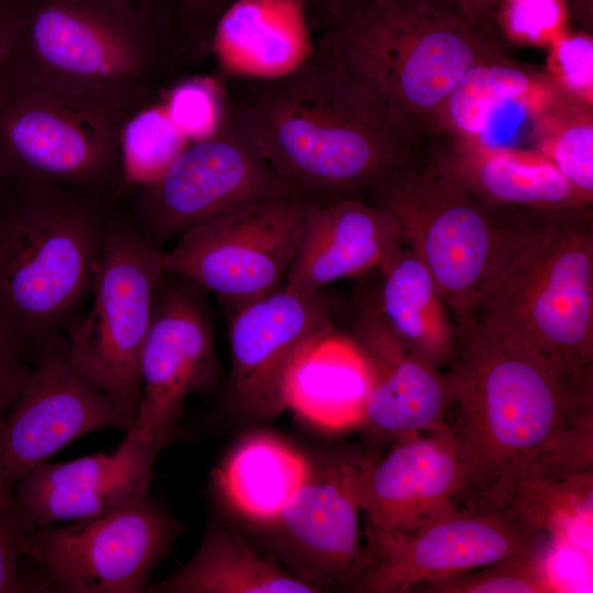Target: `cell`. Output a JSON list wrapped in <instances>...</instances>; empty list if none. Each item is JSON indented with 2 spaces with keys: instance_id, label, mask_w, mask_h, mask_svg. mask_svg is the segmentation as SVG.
I'll return each instance as SVG.
<instances>
[{
  "instance_id": "cell-1",
  "label": "cell",
  "mask_w": 593,
  "mask_h": 593,
  "mask_svg": "<svg viewBox=\"0 0 593 593\" xmlns=\"http://www.w3.org/2000/svg\"><path fill=\"white\" fill-rule=\"evenodd\" d=\"M447 368L466 507L510 511L544 479L593 472V394L569 384L538 351L472 315L457 318Z\"/></svg>"
},
{
  "instance_id": "cell-2",
  "label": "cell",
  "mask_w": 593,
  "mask_h": 593,
  "mask_svg": "<svg viewBox=\"0 0 593 593\" xmlns=\"http://www.w3.org/2000/svg\"><path fill=\"white\" fill-rule=\"evenodd\" d=\"M225 125L291 189L316 202L360 198L424 142L325 49L290 75L261 81Z\"/></svg>"
},
{
  "instance_id": "cell-3",
  "label": "cell",
  "mask_w": 593,
  "mask_h": 593,
  "mask_svg": "<svg viewBox=\"0 0 593 593\" xmlns=\"http://www.w3.org/2000/svg\"><path fill=\"white\" fill-rule=\"evenodd\" d=\"M116 203L34 179L0 188V320L34 359L90 296Z\"/></svg>"
},
{
  "instance_id": "cell-4",
  "label": "cell",
  "mask_w": 593,
  "mask_h": 593,
  "mask_svg": "<svg viewBox=\"0 0 593 593\" xmlns=\"http://www.w3.org/2000/svg\"><path fill=\"white\" fill-rule=\"evenodd\" d=\"M324 16V49L422 136L471 68L505 54L452 3L346 0Z\"/></svg>"
},
{
  "instance_id": "cell-5",
  "label": "cell",
  "mask_w": 593,
  "mask_h": 593,
  "mask_svg": "<svg viewBox=\"0 0 593 593\" xmlns=\"http://www.w3.org/2000/svg\"><path fill=\"white\" fill-rule=\"evenodd\" d=\"M468 314L526 343L593 394L592 205L539 210Z\"/></svg>"
},
{
  "instance_id": "cell-6",
  "label": "cell",
  "mask_w": 593,
  "mask_h": 593,
  "mask_svg": "<svg viewBox=\"0 0 593 593\" xmlns=\"http://www.w3.org/2000/svg\"><path fill=\"white\" fill-rule=\"evenodd\" d=\"M15 36L3 71L47 78L132 113L156 102L177 47L165 14L100 0H11Z\"/></svg>"
},
{
  "instance_id": "cell-7",
  "label": "cell",
  "mask_w": 593,
  "mask_h": 593,
  "mask_svg": "<svg viewBox=\"0 0 593 593\" xmlns=\"http://www.w3.org/2000/svg\"><path fill=\"white\" fill-rule=\"evenodd\" d=\"M360 198L395 219L456 320L471 311L540 210L485 201L448 172L424 143Z\"/></svg>"
},
{
  "instance_id": "cell-8",
  "label": "cell",
  "mask_w": 593,
  "mask_h": 593,
  "mask_svg": "<svg viewBox=\"0 0 593 593\" xmlns=\"http://www.w3.org/2000/svg\"><path fill=\"white\" fill-rule=\"evenodd\" d=\"M133 113L57 81L0 78V168L115 203L128 188L122 132Z\"/></svg>"
},
{
  "instance_id": "cell-9",
  "label": "cell",
  "mask_w": 593,
  "mask_h": 593,
  "mask_svg": "<svg viewBox=\"0 0 593 593\" xmlns=\"http://www.w3.org/2000/svg\"><path fill=\"white\" fill-rule=\"evenodd\" d=\"M161 250L141 234L126 210H120L116 203L90 306L64 334L74 367L112 402L131 428L142 398V350L164 275Z\"/></svg>"
},
{
  "instance_id": "cell-10",
  "label": "cell",
  "mask_w": 593,
  "mask_h": 593,
  "mask_svg": "<svg viewBox=\"0 0 593 593\" xmlns=\"http://www.w3.org/2000/svg\"><path fill=\"white\" fill-rule=\"evenodd\" d=\"M306 200L266 194L206 220L161 250L164 273L182 277L230 311L284 284L302 235Z\"/></svg>"
},
{
  "instance_id": "cell-11",
  "label": "cell",
  "mask_w": 593,
  "mask_h": 593,
  "mask_svg": "<svg viewBox=\"0 0 593 593\" xmlns=\"http://www.w3.org/2000/svg\"><path fill=\"white\" fill-rule=\"evenodd\" d=\"M182 526L156 500L20 536L24 560L51 592L141 593Z\"/></svg>"
},
{
  "instance_id": "cell-12",
  "label": "cell",
  "mask_w": 593,
  "mask_h": 593,
  "mask_svg": "<svg viewBox=\"0 0 593 593\" xmlns=\"http://www.w3.org/2000/svg\"><path fill=\"white\" fill-rule=\"evenodd\" d=\"M552 545L512 511L455 506L412 533L367 539V564L351 591L415 592L510 558L551 551Z\"/></svg>"
},
{
  "instance_id": "cell-13",
  "label": "cell",
  "mask_w": 593,
  "mask_h": 593,
  "mask_svg": "<svg viewBox=\"0 0 593 593\" xmlns=\"http://www.w3.org/2000/svg\"><path fill=\"white\" fill-rule=\"evenodd\" d=\"M134 189L126 212L159 249L184 231L245 202L293 190L226 125L211 138L190 142L156 178Z\"/></svg>"
},
{
  "instance_id": "cell-14",
  "label": "cell",
  "mask_w": 593,
  "mask_h": 593,
  "mask_svg": "<svg viewBox=\"0 0 593 593\" xmlns=\"http://www.w3.org/2000/svg\"><path fill=\"white\" fill-rule=\"evenodd\" d=\"M142 398L126 432L142 439L182 438L181 416L192 394L208 395L220 380L208 293L191 281L164 273L155 293L141 356Z\"/></svg>"
},
{
  "instance_id": "cell-15",
  "label": "cell",
  "mask_w": 593,
  "mask_h": 593,
  "mask_svg": "<svg viewBox=\"0 0 593 593\" xmlns=\"http://www.w3.org/2000/svg\"><path fill=\"white\" fill-rule=\"evenodd\" d=\"M108 428L126 433L131 425L74 367L65 336L52 338L0 424V507L15 508L13 489L26 472L81 436Z\"/></svg>"
},
{
  "instance_id": "cell-16",
  "label": "cell",
  "mask_w": 593,
  "mask_h": 593,
  "mask_svg": "<svg viewBox=\"0 0 593 593\" xmlns=\"http://www.w3.org/2000/svg\"><path fill=\"white\" fill-rule=\"evenodd\" d=\"M323 292L302 295L283 286L231 311L226 403L238 417L267 422L286 409L290 374L306 348L335 329Z\"/></svg>"
},
{
  "instance_id": "cell-17",
  "label": "cell",
  "mask_w": 593,
  "mask_h": 593,
  "mask_svg": "<svg viewBox=\"0 0 593 593\" xmlns=\"http://www.w3.org/2000/svg\"><path fill=\"white\" fill-rule=\"evenodd\" d=\"M373 462L348 457L346 479L367 519V539L405 535L457 506L466 473L452 427L395 438Z\"/></svg>"
},
{
  "instance_id": "cell-18",
  "label": "cell",
  "mask_w": 593,
  "mask_h": 593,
  "mask_svg": "<svg viewBox=\"0 0 593 593\" xmlns=\"http://www.w3.org/2000/svg\"><path fill=\"white\" fill-rule=\"evenodd\" d=\"M172 441L127 434L114 454L40 463L13 489L15 511L27 529L109 513L148 496L159 451Z\"/></svg>"
},
{
  "instance_id": "cell-19",
  "label": "cell",
  "mask_w": 593,
  "mask_h": 593,
  "mask_svg": "<svg viewBox=\"0 0 593 593\" xmlns=\"http://www.w3.org/2000/svg\"><path fill=\"white\" fill-rule=\"evenodd\" d=\"M348 457L324 465L311 462L310 472L268 528L296 575L321 589L351 591L367 564L359 507L346 479Z\"/></svg>"
},
{
  "instance_id": "cell-20",
  "label": "cell",
  "mask_w": 593,
  "mask_h": 593,
  "mask_svg": "<svg viewBox=\"0 0 593 593\" xmlns=\"http://www.w3.org/2000/svg\"><path fill=\"white\" fill-rule=\"evenodd\" d=\"M346 334L358 347L368 372L361 424L395 438L446 425L455 405L449 374L413 355L393 336L366 287L354 294Z\"/></svg>"
},
{
  "instance_id": "cell-21",
  "label": "cell",
  "mask_w": 593,
  "mask_h": 593,
  "mask_svg": "<svg viewBox=\"0 0 593 593\" xmlns=\"http://www.w3.org/2000/svg\"><path fill=\"white\" fill-rule=\"evenodd\" d=\"M403 240L395 219L363 198L306 200L301 239L283 287L313 295L336 281L366 277Z\"/></svg>"
},
{
  "instance_id": "cell-22",
  "label": "cell",
  "mask_w": 593,
  "mask_h": 593,
  "mask_svg": "<svg viewBox=\"0 0 593 593\" xmlns=\"http://www.w3.org/2000/svg\"><path fill=\"white\" fill-rule=\"evenodd\" d=\"M209 41L225 74L259 81L292 74L316 51L304 0H234Z\"/></svg>"
},
{
  "instance_id": "cell-23",
  "label": "cell",
  "mask_w": 593,
  "mask_h": 593,
  "mask_svg": "<svg viewBox=\"0 0 593 593\" xmlns=\"http://www.w3.org/2000/svg\"><path fill=\"white\" fill-rule=\"evenodd\" d=\"M425 145L448 172L492 204L540 210L593 204L535 148L441 137Z\"/></svg>"
},
{
  "instance_id": "cell-24",
  "label": "cell",
  "mask_w": 593,
  "mask_h": 593,
  "mask_svg": "<svg viewBox=\"0 0 593 593\" xmlns=\"http://www.w3.org/2000/svg\"><path fill=\"white\" fill-rule=\"evenodd\" d=\"M562 98L544 71L506 54L471 68L449 93L423 137L472 138L497 145L501 124L528 122Z\"/></svg>"
},
{
  "instance_id": "cell-25",
  "label": "cell",
  "mask_w": 593,
  "mask_h": 593,
  "mask_svg": "<svg viewBox=\"0 0 593 593\" xmlns=\"http://www.w3.org/2000/svg\"><path fill=\"white\" fill-rule=\"evenodd\" d=\"M366 286L383 324L413 355L447 369L458 342V322L425 264L404 240L373 271Z\"/></svg>"
},
{
  "instance_id": "cell-26",
  "label": "cell",
  "mask_w": 593,
  "mask_h": 593,
  "mask_svg": "<svg viewBox=\"0 0 593 593\" xmlns=\"http://www.w3.org/2000/svg\"><path fill=\"white\" fill-rule=\"evenodd\" d=\"M368 390L365 360L336 328L312 343L296 361L287 385V409L328 430L361 424Z\"/></svg>"
},
{
  "instance_id": "cell-27",
  "label": "cell",
  "mask_w": 593,
  "mask_h": 593,
  "mask_svg": "<svg viewBox=\"0 0 593 593\" xmlns=\"http://www.w3.org/2000/svg\"><path fill=\"white\" fill-rule=\"evenodd\" d=\"M311 461L287 441L257 433L240 440L212 472L224 506L266 527L306 479Z\"/></svg>"
},
{
  "instance_id": "cell-28",
  "label": "cell",
  "mask_w": 593,
  "mask_h": 593,
  "mask_svg": "<svg viewBox=\"0 0 593 593\" xmlns=\"http://www.w3.org/2000/svg\"><path fill=\"white\" fill-rule=\"evenodd\" d=\"M324 591L287 572L225 523L209 524L194 556L149 593H317Z\"/></svg>"
},
{
  "instance_id": "cell-29",
  "label": "cell",
  "mask_w": 593,
  "mask_h": 593,
  "mask_svg": "<svg viewBox=\"0 0 593 593\" xmlns=\"http://www.w3.org/2000/svg\"><path fill=\"white\" fill-rule=\"evenodd\" d=\"M530 132L535 149L593 201V107L560 98L534 119Z\"/></svg>"
},
{
  "instance_id": "cell-30",
  "label": "cell",
  "mask_w": 593,
  "mask_h": 593,
  "mask_svg": "<svg viewBox=\"0 0 593 593\" xmlns=\"http://www.w3.org/2000/svg\"><path fill=\"white\" fill-rule=\"evenodd\" d=\"M592 479L593 472L533 481L519 491L510 511L552 541L563 540L577 521L591 515Z\"/></svg>"
},
{
  "instance_id": "cell-31",
  "label": "cell",
  "mask_w": 593,
  "mask_h": 593,
  "mask_svg": "<svg viewBox=\"0 0 593 593\" xmlns=\"http://www.w3.org/2000/svg\"><path fill=\"white\" fill-rule=\"evenodd\" d=\"M189 143L164 103L154 102L133 113L122 132L128 188L156 178Z\"/></svg>"
},
{
  "instance_id": "cell-32",
  "label": "cell",
  "mask_w": 593,
  "mask_h": 593,
  "mask_svg": "<svg viewBox=\"0 0 593 593\" xmlns=\"http://www.w3.org/2000/svg\"><path fill=\"white\" fill-rule=\"evenodd\" d=\"M551 551L510 558L419 586L424 593H549L560 591L549 572Z\"/></svg>"
},
{
  "instance_id": "cell-33",
  "label": "cell",
  "mask_w": 593,
  "mask_h": 593,
  "mask_svg": "<svg viewBox=\"0 0 593 593\" xmlns=\"http://www.w3.org/2000/svg\"><path fill=\"white\" fill-rule=\"evenodd\" d=\"M571 20L563 0H499L494 32L502 46H549L569 30Z\"/></svg>"
},
{
  "instance_id": "cell-34",
  "label": "cell",
  "mask_w": 593,
  "mask_h": 593,
  "mask_svg": "<svg viewBox=\"0 0 593 593\" xmlns=\"http://www.w3.org/2000/svg\"><path fill=\"white\" fill-rule=\"evenodd\" d=\"M546 48L544 74L557 92L593 107V33L569 29Z\"/></svg>"
},
{
  "instance_id": "cell-35",
  "label": "cell",
  "mask_w": 593,
  "mask_h": 593,
  "mask_svg": "<svg viewBox=\"0 0 593 593\" xmlns=\"http://www.w3.org/2000/svg\"><path fill=\"white\" fill-rule=\"evenodd\" d=\"M164 105L177 127L189 142H199L219 134L226 123L223 98L209 78H190L174 86Z\"/></svg>"
},
{
  "instance_id": "cell-36",
  "label": "cell",
  "mask_w": 593,
  "mask_h": 593,
  "mask_svg": "<svg viewBox=\"0 0 593 593\" xmlns=\"http://www.w3.org/2000/svg\"><path fill=\"white\" fill-rule=\"evenodd\" d=\"M27 530L15 508L0 507V593H47L46 582L30 567L24 569L20 536Z\"/></svg>"
},
{
  "instance_id": "cell-37",
  "label": "cell",
  "mask_w": 593,
  "mask_h": 593,
  "mask_svg": "<svg viewBox=\"0 0 593 593\" xmlns=\"http://www.w3.org/2000/svg\"><path fill=\"white\" fill-rule=\"evenodd\" d=\"M233 1L165 0V12L178 47L208 41L215 20Z\"/></svg>"
},
{
  "instance_id": "cell-38",
  "label": "cell",
  "mask_w": 593,
  "mask_h": 593,
  "mask_svg": "<svg viewBox=\"0 0 593 593\" xmlns=\"http://www.w3.org/2000/svg\"><path fill=\"white\" fill-rule=\"evenodd\" d=\"M29 356L33 357L23 340L0 320V424L34 372Z\"/></svg>"
},
{
  "instance_id": "cell-39",
  "label": "cell",
  "mask_w": 593,
  "mask_h": 593,
  "mask_svg": "<svg viewBox=\"0 0 593 593\" xmlns=\"http://www.w3.org/2000/svg\"><path fill=\"white\" fill-rule=\"evenodd\" d=\"M454 2L472 26L501 45L496 38L493 24L499 0H454Z\"/></svg>"
},
{
  "instance_id": "cell-40",
  "label": "cell",
  "mask_w": 593,
  "mask_h": 593,
  "mask_svg": "<svg viewBox=\"0 0 593 593\" xmlns=\"http://www.w3.org/2000/svg\"><path fill=\"white\" fill-rule=\"evenodd\" d=\"M15 36V15L11 0L0 3V78Z\"/></svg>"
},
{
  "instance_id": "cell-41",
  "label": "cell",
  "mask_w": 593,
  "mask_h": 593,
  "mask_svg": "<svg viewBox=\"0 0 593 593\" xmlns=\"http://www.w3.org/2000/svg\"><path fill=\"white\" fill-rule=\"evenodd\" d=\"M570 20L581 30L593 33V0H563Z\"/></svg>"
},
{
  "instance_id": "cell-42",
  "label": "cell",
  "mask_w": 593,
  "mask_h": 593,
  "mask_svg": "<svg viewBox=\"0 0 593 593\" xmlns=\"http://www.w3.org/2000/svg\"><path fill=\"white\" fill-rule=\"evenodd\" d=\"M136 12L165 14V0H100Z\"/></svg>"
},
{
  "instance_id": "cell-43",
  "label": "cell",
  "mask_w": 593,
  "mask_h": 593,
  "mask_svg": "<svg viewBox=\"0 0 593 593\" xmlns=\"http://www.w3.org/2000/svg\"><path fill=\"white\" fill-rule=\"evenodd\" d=\"M307 8L311 7H318L323 14H326L327 12L334 10L336 7L342 4L346 0H304Z\"/></svg>"
},
{
  "instance_id": "cell-44",
  "label": "cell",
  "mask_w": 593,
  "mask_h": 593,
  "mask_svg": "<svg viewBox=\"0 0 593 593\" xmlns=\"http://www.w3.org/2000/svg\"><path fill=\"white\" fill-rule=\"evenodd\" d=\"M8 179V177L4 175V172L2 171V169L0 168V188L2 187V184L4 183V181Z\"/></svg>"
},
{
  "instance_id": "cell-45",
  "label": "cell",
  "mask_w": 593,
  "mask_h": 593,
  "mask_svg": "<svg viewBox=\"0 0 593 593\" xmlns=\"http://www.w3.org/2000/svg\"><path fill=\"white\" fill-rule=\"evenodd\" d=\"M432 1L447 2V3H452L454 5H456L454 0H432Z\"/></svg>"
},
{
  "instance_id": "cell-46",
  "label": "cell",
  "mask_w": 593,
  "mask_h": 593,
  "mask_svg": "<svg viewBox=\"0 0 593 593\" xmlns=\"http://www.w3.org/2000/svg\"><path fill=\"white\" fill-rule=\"evenodd\" d=\"M8 1H10V0H0V3L8 2Z\"/></svg>"
}]
</instances>
